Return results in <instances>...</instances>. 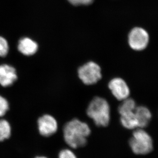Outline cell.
<instances>
[{
  "mask_svg": "<svg viewBox=\"0 0 158 158\" xmlns=\"http://www.w3.org/2000/svg\"><path fill=\"white\" fill-rule=\"evenodd\" d=\"M149 35L144 29L135 27L128 35V44L131 49L136 51L145 49L149 43Z\"/></svg>",
  "mask_w": 158,
  "mask_h": 158,
  "instance_id": "obj_5",
  "label": "cell"
},
{
  "mask_svg": "<svg viewBox=\"0 0 158 158\" xmlns=\"http://www.w3.org/2000/svg\"><path fill=\"white\" fill-rule=\"evenodd\" d=\"M18 49V50L24 55L30 56L37 52L38 49V45L32 39L24 37L19 40Z\"/></svg>",
  "mask_w": 158,
  "mask_h": 158,
  "instance_id": "obj_9",
  "label": "cell"
},
{
  "mask_svg": "<svg viewBox=\"0 0 158 158\" xmlns=\"http://www.w3.org/2000/svg\"><path fill=\"white\" fill-rule=\"evenodd\" d=\"M72 4L78 6V5H87L93 3L94 0H68Z\"/></svg>",
  "mask_w": 158,
  "mask_h": 158,
  "instance_id": "obj_17",
  "label": "cell"
},
{
  "mask_svg": "<svg viewBox=\"0 0 158 158\" xmlns=\"http://www.w3.org/2000/svg\"><path fill=\"white\" fill-rule=\"evenodd\" d=\"M90 134L91 129L88 124L77 118L67 122L63 127L64 141L73 149L85 146Z\"/></svg>",
  "mask_w": 158,
  "mask_h": 158,
  "instance_id": "obj_1",
  "label": "cell"
},
{
  "mask_svg": "<svg viewBox=\"0 0 158 158\" xmlns=\"http://www.w3.org/2000/svg\"><path fill=\"white\" fill-rule=\"evenodd\" d=\"M58 158H77L76 154L71 149H62L59 154Z\"/></svg>",
  "mask_w": 158,
  "mask_h": 158,
  "instance_id": "obj_16",
  "label": "cell"
},
{
  "mask_svg": "<svg viewBox=\"0 0 158 158\" xmlns=\"http://www.w3.org/2000/svg\"><path fill=\"white\" fill-rule=\"evenodd\" d=\"M34 158H48L45 156H37V157H35Z\"/></svg>",
  "mask_w": 158,
  "mask_h": 158,
  "instance_id": "obj_18",
  "label": "cell"
},
{
  "mask_svg": "<svg viewBox=\"0 0 158 158\" xmlns=\"http://www.w3.org/2000/svg\"><path fill=\"white\" fill-rule=\"evenodd\" d=\"M9 109V104L8 100L0 95V117L4 116Z\"/></svg>",
  "mask_w": 158,
  "mask_h": 158,
  "instance_id": "obj_15",
  "label": "cell"
},
{
  "mask_svg": "<svg viewBox=\"0 0 158 158\" xmlns=\"http://www.w3.org/2000/svg\"><path fill=\"white\" fill-rule=\"evenodd\" d=\"M136 104L134 100L131 98H127L123 100L122 102L118 108L120 115L131 113L134 112L136 109Z\"/></svg>",
  "mask_w": 158,
  "mask_h": 158,
  "instance_id": "obj_12",
  "label": "cell"
},
{
  "mask_svg": "<svg viewBox=\"0 0 158 158\" xmlns=\"http://www.w3.org/2000/svg\"><path fill=\"white\" fill-rule=\"evenodd\" d=\"M86 114L98 127H106L111 120V107L105 99L95 97L87 107Z\"/></svg>",
  "mask_w": 158,
  "mask_h": 158,
  "instance_id": "obj_2",
  "label": "cell"
},
{
  "mask_svg": "<svg viewBox=\"0 0 158 158\" xmlns=\"http://www.w3.org/2000/svg\"><path fill=\"white\" fill-rule=\"evenodd\" d=\"M129 144L133 152L136 155H146L153 148L152 138L143 128H138L134 131Z\"/></svg>",
  "mask_w": 158,
  "mask_h": 158,
  "instance_id": "obj_3",
  "label": "cell"
},
{
  "mask_svg": "<svg viewBox=\"0 0 158 158\" xmlns=\"http://www.w3.org/2000/svg\"><path fill=\"white\" fill-rule=\"evenodd\" d=\"M134 114L137 120L138 128H143L147 127L152 117L149 109L144 106L136 107Z\"/></svg>",
  "mask_w": 158,
  "mask_h": 158,
  "instance_id": "obj_10",
  "label": "cell"
},
{
  "mask_svg": "<svg viewBox=\"0 0 158 158\" xmlns=\"http://www.w3.org/2000/svg\"><path fill=\"white\" fill-rule=\"evenodd\" d=\"M11 135V124L6 120H0V142L9 139Z\"/></svg>",
  "mask_w": 158,
  "mask_h": 158,
  "instance_id": "obj_13",
  "label": "cell"
},
{
  "mask_svg": "<svg viewBox=\"0 0 158 158\" xmlns=\"http://www.w3.org/2000/svg\"><path fill=\"white\" fill-rule=\"evenodd\" d=\"M9 52V45L7 40L0 36V57H5Z\"/></svg>",
  "mask_w": 158,
  "mask_h": 158,
  "instance_id": "obj_14",
  "label": "cell"
},
{
  "mask_svg": "<svg viewBox=\"0 0 158 158\" xmlns=\"http://www.w3.org/2000/svg\"><path fill=\"white\" fill-rule=\"evenodd\" d=\"M78 74L79 79L86 85L97 84L102 77L101 67L94 61L88 62L79 68Z\"/></svg>",
  "mask_w": 158,
  "mask_h": 158,
  "instance_id": "obj_4",
  "label": "cell"
},
{
  "mask_svg": "<svg viewBox=\"0 0 158 158\" xmlns=\"http://www.w3.org/2000/svg\"><path fill=\"white\" fill-rule=\"evenodd\" d=\"M120 116L121 124L125 128L128 130H134L135 128H138L137 120L136 119L134 112Z\"/></svg>",
  "mask_w": 158,
  "mask_h": 158,
  "instance_id": "obj_11",
  "label": "cell"
},
{
  "mask_svg": "<svg viewBox=\"0 0 158 158\" xmlns=\"http://www.w3.org/2000/svg\"><path fill=\"white\" fill-rule=\"evenodd\" d=\"M37 130L41 136L49 137L57 133L58 123L53 116L46 114L40 117L37 120Z\"/></svg>",
  "mask_w": 158,
  "mask_h": 158,
  "instance_id": "obj_6",
  "label": "cell"
},
{
  "mask_svg": "<svg viewBox=\"0 0 158 158\" xmlns=\"http://www.w3.org/2000/svg\"><path fill=\"white\" fill-rule=\"evenodd\" d=\"M18 79L16 70L7 64L0 65V85L8 87L12 85Z\"/></svg>",
  "mask_w": 158,
  "mask_h": 158,
  "instance_id": "obj_8",
  "label": "cell"
},
{
  "mask_svg": "<svg viewBox=\"0 0 158 158\" xmlns=\"http://www.w3.org/2000/svg\"><path fill=\"white\" fill-rule=\"evenodd\" d=\"M108 86L113 96L118 100L123 101L129 96V88L125 81L121 78L112 79Z\"/></svg>",
  "mask_w": 158,
  "mask_h": 158,
  "instance_id": "obj_7",
  "label": "cell"
}]
</instances>
